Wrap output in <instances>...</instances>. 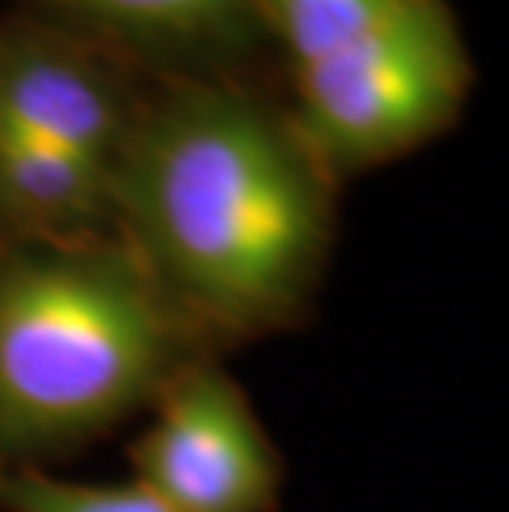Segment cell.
I'll list each match as a JSON object with an SVG mask.
<instances>
[{
    "label": "cell",
    "mask_w": 509,
    "mask_h": 512,
    "mask_svg": "<svg viewBox=\"0 0 509 512\" xmlns=\"http://www.w3.org/2000/svg\"><path fill=\"white\" fill-rule=\"evenodd\" d=\"M331 189L288 116L186 83L136 110L113 235L212 351L305 321L334 242Z\"/></svg>",
    "instance_id": "6da1fadb"
},
{
    "label": "cell",
    "mask_w": 509,
    "mask_h": 512,
    "mask_svg": "<svg viewBox=\"0 0 509 512\" xmlns=\"http://www.w3.org/2000/svg\"><path fill=\"white\" fill-rule=\"evenodd\" d=\"M139 106L116 73L67 37L17 30L0 40V129L116 169Z\"/></svg>",
    "instance_id": "5b68a950"
},
{
    "label": "cell",
    "mask_w": 509,
    "mask_h": 512,
    "mask_svg": "<svg viewBox=\"0 0 509 512\" xmlns=\"http://www.w3.org/2000/svg\"><path fill=\"white\" fill-rule=\"evenodd\" d=\"M433 0H252L258 30L272 34L288 67L328 57Z\"/></svg>",
    "instance_id": "ba28073f"
},
{
    "label": "cell",
    "mask_w": 509,
    "mask_h": 512,
    "mask_svg": "<svg viewBox=\"0 0 509 512\" xmlns=\"http://www.w3.org/2000/svg\"><path fill=\"white\" fill-rule=\"evenodd\" d=\"M291 126L331 182L384 166L447 133L473 70L447 0L291 70Z\"/></svg>",
    "instance_id": "3957f363"
},
{
    "label": "cell",
    "mask_w": 509,
    "mask_h": 512,
    "mask_svg": "<svg viewBox=\"0 0 509 512\" xmlns=\"http://www.w3.org/2000/svg\"><path fill=\"white\" fill-rule=\"evenodd\" d=\"M113 235V172L0 129V245Z\"/></svg>",
    "instance_id": "8992f818"
},
{
    "label": "cell",
    "mask_w": 509,
    "mask_h": 512,
    "mask_svg": "<svg viewBox=\"0 0 509 512\" xmlns=\"http://www.w3.org/2000/svg\"><path fill=\"white\" fill-rule=\"evenodd\" d=\"M212 354L116 235L0 245V463L106 437Z\"/></svg>",
    "instance_id": "7a4b0ae2"
},
{
    "label": "cell",
    "mask_w": 509,
    "mask_h": 512,
    "mask_svg": "<svg viewBox=\"0 0 509 512\" xmlns=\"http://www.w3.org/2000/svg\"><path fill=\"white\" fill-rule=\"evenodd\" d=\"M80 24L159 57H209L258 34L252 0H53Z\"/></svg>",
    "instance_id": "52a82bcc"
},
{
    "label": "cell",
    "mask_w": 509,
    "mask_h": 512,
    "mask_svg": "<svg viewBox=\"0 0 509 512\" xmlns=\"http://www.w3.org/2000/svg\"><path fill=\"white\" fill-rule=\"evenodd\" d=\"M0 512H176L143 483H83L0 463Z\"/></svg>",
    "instance_id": "9c48e42d"
},
{
    "label": "cell",
    "mask_w": 509,
    "mask_h": 512,
    "mask_svg": "<svg viewBox=\"0 0 509 512\" xmlns=\"http://www.w3.org/2000/svg\"><path fill=\"white\" fill-rule=\"evenodd\" d=\"M129 446L133 479L176 512H278L285 460L212 354L182 364Z\"/></svg>",
    "instance_id": "277c9868"
}]
</instances>
